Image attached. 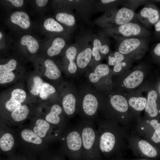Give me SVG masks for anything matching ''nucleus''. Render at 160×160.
Listing matches in <instances>:
<instances>
[{"mask_svg":"<svg viewBox=\"0 0 160 160\" xmlns=\"http://www.w3.org/2000/svg\"><path fill=\"white\" fill-rule=\"evenodd\" d=\"M15 132L18 145L21 152L38 159L48 151L47 143L29 127H19Z\"/></svg>","mask_w":160,"mask_h":160,"instance_id":"f257e3e1","label":"nucleus"},{"mask_svg":"<svg viewBox=\"0 0 160 160\" xmlns=\"http://www.w3.org/2000/svg\"><path fill=\"white\" fill-rule=\"evenodd\" d=\"M127 142L128 147L134 151H138L145 156L154 158L157 155V151L151 143L140 136L134 131L129 133Z\"/></svg>","mask_w":160,"mask_h":160,"instance_id":"f03ea898","label":"nucleus"},{"mask_svg":"<svg viewBox=\"0 0 160 160\" xmlns=\"http://www.w3.org/2000/svg\"><path fill=\"white\" fill-rule=\"evenodd\" d=\"M1 126L0 152L7 156L15 153V147L17 146L15 132L4 124Z\"/></svg>","mask_w":160,"mask_h":160,"instance_id":"7ed1b4c3","label":"nucleus"},{"mask_svg":"<svg viewBox=\"0 0 160 160\" xmlns=\"http://www.w3.org/2000/svg\"><path fill=\"white\" fill-rule=\"evenodd\" d=\"M51 124L44 119L39 118L30 122L29 127L47 143L51 128Z\"/></svg>","mask_w":160,"mask_h":160,"instance_id":"20e7f679","label":"nucleus"},{"mask_svg":"<svg viewBox=\"0 0 160 160\" xmlns=\"http://www.w3.org/2000/svg\"><path fill=\"white\" fill-rule=\"evenodd\" d=\"M116 143V137L111 132H106L101 136L100 148L103 153H108L111 151L115 147Z\"/></svg>","mask_w":160,"mask_h":160,"instance_id":"39448f33","label":"nucleus"},{"mask_svg":"<svg viewBox=\"0 0 160 160\" xmlns=\"http://www.w3.org/2000/svg\"><path fill=\"white\" fill-rule=\"evenodd\" d=\"M29 113V109L25 105H22L12 112L11 117L13 125H19L27 118Z\"/></svg>","mask_w":160,"mask_h":160,"instance_id":"423d86ee","label":"nucleus"},{"mask_svg":"<svg viewBox=\"0 0 160 160\" xmlns=\"http://www.w3.org/2000/svg\"><path fill=\"white\" fill-rule=\"evenodd\" d=\"M83 110L87 115L92 116L96 111L98 106L97 98L93 95L88 94L84 97L82 103Z\"/></svg>","mask_w":160,"mask_h":160,"instance_id":"0eeeda50","label":"nucleus"},{"mask_svg":"<svg viewBox=\"0 0 160 160\" xmlns=\"http://www.w3.org/2000/svg\"><path fill=\"white\" fill-rule=\"evenodd\" d=\"M140 44V41L138 39L131 38L126 39L120 44L118 51L123 55H126L137 49Z\"/></svg>","mask_w":160,"mask_h":160,"instance_id":"6e6552de","label":"nucleus"},{"mask_svg":"<svg viewBox=\"0 0 160 160\" xmlns=\"http://www.w3.org/2000/svg\"><path fill=\"white\" fill-rule=\"evenodd\" d=\"M157 97V94L154 90H152L148 93L145 111L148 116L151 118L156 116L159 113L156 102Z\"/></svg>","mask_w":160,"mask_h":160,"instance_id":"1a4fd4ad","label":"nucleus"},{"mask_svg":"<svg viewBox=\"0 0 160 160\" xmlns=\"http://www.w3.org/2000/svg\"><path fill=\"white\" fill-rule=\"evenodd\" d=\"M143 77V72L139 70H136L132 72L124 79L123 84L127 88H133L141 83Z\"/></svg>","mask_w":160,"mask_h":160,"instance_id":"9d476101","label":"nucleus"},{"mask_svg":"<svg viewBox=\"0 0 160 160\" xmlns=\"http://www.w3.org/2000/svg\"><path fill=\"white\" fill-rule=\"evenodd\" d=\"M118 30L119 33L123 36L128 37L139 35L141 32V28L138 24L129 22L120 25Z\"/></svg>","mask_w":160,"mask_h":160,"instance_id":"9b49d317","label":"nucleus"},{"mask_svg":"<svg viewBox=\"0 0 160 160\" xmlns=\"http://www.w3.org/2000/svg\"><path fill=\"white\" fill-rule=\"evenodd\" d=\"M134 15L133 11L126 7L120 9L115 17L116 23L119 25H123L130 22Z\"/></svg>","mask_w":160,"mask_h":160,"instance_id":"f8f14e48","label":"nucleus"},{"mask_svg":"<svg viewBox=\"0 0 160 160\" xmlns=\"http://www.w3.org/2000/svg\"><path fill=\"white\" fill-rule=\"evenodd\" d=\"M11 22L24 29H27L30 26L29 17L25 12L17 11L13 13L10 17Z\"/></svg>","mask_w":160,"mask_h":160,"instance_id":"ddd939ff","label":"nucleus"},{"mask_svg":"<svg viewBox=\"0 0 160 160\" xmlns=\"http://www.w3.org/2000/svg\"><path fill=\"white\" fill-rule=\"evenodd\" d=\"M110 101L112 107L117 111L124 113L128 111V105L127 102L122 96L114 95L111 97Z\"/></svg>","mask_w":160,"mask_h":160,"instance_id":"4468645a","label":"nucleus"},{"mask_svg":"<svg viewBox=\"0 0 160 160\" xmlns=\"http://www.w3.org/2000/svg\"><path fill=\"white\" fill-rule=\"evenodd\" d=\"M66 143L68 148L71 151L79 150L82 145V141L79 133L76 131L70 133L66 137Z\"/></svg>","mask_w":160,"mask_h":160,"instance_id":"2eb2a0df","label":"nucleus"},{"mask_svg":"<svg viewBox=\"0 0 160 160\" xmlns=\"http://www.w3.org/2000/svg\"><path fill=\"white\" fill-rule=\"evenodd\" d=\"M46 67L44 75L51 79H56L61 75V72L54 62L51 60H46L44 63Z\"/></svg>","mask_w":160,"mask_h":160,"instance_id":"dca6fc26","label":"nucleus"},{"mask_svg":"<svg viewBox=\"0 0 160 160\" xmlns=\"http://www.w3.org/2000/svg\"><path fill=\"white\" fill-rule=\"evenodd\" d=\"M82 142L84 148L87 150L92 147L95 139V134L94 130L91 128H84L82 133Z\"/></svg>","mask_w":160,"mask_h":160,"instance_id":"f3484780","label":"nucleus"},{"mask_svg":"<svg viewBox=\"0 0 160 160\" xmlns=\"http://www.w3.org/2000/svg\"><path fill=\"white\" fill-rule=\"evenodd\" d=\"M109 72V68L106 65H99L95 68L94 72L89 74V79L91 82L96 83L98 81L101 77L108 75Z\"/></svg>","mask_w":160,"mask_h":160,"instance_id":"a211bd4d","label":"nucleus"},{"mask_svg":"<svg viewBox=\"0 0 160 160\" xmlns=\"http://www.w3.org/2000/svg\"><path fill=\"white\" fill-rule=\"evenodd\" d=\"M92 49L89 48L80 52L76 58L77 64L81 68H85L89 63L92 55Z\"/></svg>","mask_w":160,"mask_h":160,"instance_id":"6ab92c4d","label":"nucleus"},{"mask_svg":"<svg viewBox=\"0 0 160 160\" xmlns=\"http://www.w3.org/2000/svg\"><path fill=\"white\" fill-rule=\"evenodd\" d=\"M76 98L71 94H69L63 98L62 105L65 112L68 115L73 114L75 110Z\"/></svg>","mask_w":160,"mask_h":160,"instance_id":"aec40b11","label":"nucleus"},{"mask_svg":"<svg viewBox=\"0 0 160 160\" xmlns=\"http://www.w3.org/2000/svg\"><path fill=\"white\" fill-rule=\"evenodd\" d=\"M62 112V109L59 105L57 104L54 105L44 119L51 124H58L60 121L59 115Z\"/></svg>","mask_w":160,"mask_h":160,"instance_id":"412c9836","label":"nucleus"},{"mask_svg":"<svg viewBox=\"0 0 160 160\" xmlns=\"http://www.w3.org/2000/svg\"><path fill=\"white\" fill-rule=\"evenodd\" d=\"M140 14L142 17L148 19L149 22L152 24L157 22L159 18L158 11L151 7L143 8L140 11Z\"/></svg>","mask_w":160,"mask_h":160,"instance_id":"4be33fe9","label":"nucleus"},{"mask_svg":"<svg viewBox=\"0 0 160 160\" xmlns=\"http://www.w3.org/2000/svg\"><path fill=\"white\" fill-rule=\"evenodd\" d=\"M77 52L76 49L72 46L68 48L65 52L66 57L70 62L68 70L69 72L72 74L75 73L77 70V66L74 62Z\"/></svg>","mask_w":160,"mask_h":160,"instance_id":"5701e85b","label":"nucleus"},{"mask_svg":"<svg viewBox=\"0 0 160 160\" xmlns=\"http://www.w3.org/2000/svg\"><path fill=\"white\" fill-rule=\"evenodd\" d=\"M20 43L22 45L26 46L29 52L31 53H35L39 49V45L37 41L30 35L23 36L21 39Z\"/></svg>","mask_w":160,"mask_h":160,"instance_id":"b1692460","label":"nucleus"},{"mask_svg":"<svg viewBox=\"0 0 160 160\" xmlns=\"http://www.w3.org/2000/svg\"><path fill=\"white\" fill-rule=\"evenodd\" d=\"M65 43V41L62 38H56L53 41L52 46L48 49L47 54L50 57L58 55L64 47Z\"/></svg>","mask_w":160,"mask_h":160,"instance_id":"393cba45","label":"nucleus"},{"mask_svg":"<svg viewBox=\"0 0 160 160\" xmlns=\"http://www.w3.org/2000/svg\"><path fill=\"white\" fill-rule=\"evenodd\" d=\"M147 102L145 98L132 97L129 100L128 104L135 110L139 111L145 109Z\"/></svg>","mask_w":160,"mask_h":160,"instance_id":"a878e982","label":"nucleus"},{"mask_svg":"<svg viewBox=\"0 0 160 160\" xmlns=\"http://www.w3.org/2000/svg\"><path fill=\"white\" fill-rule=\"evenodd\" d=\"M45 28L51 31L60 32L63 30V28L53 19L49 18L46 19L44 24Z\"/></svg>","mask_w":160,"mask_h":160,"instance_id":"bb28decb","label":"nucleus"},{"mask_svg":"<svg viewBox=\"0 0 160 160\" xmlns=\"http://www.w3.org/2000/svg\"><path fill=\"white\" fill-rule=\"evenodd\" d=\"M56 18L59 22L69 26L73 25L75 22V18L73 15L65 13L57 14Z\"/></svg>","mask_w":160,"mask_h":160,"instance_id":"cd10ccee","label":"nucleus"},{"mask_svg":"<svg viewBox=\"0 0 160 160\" xmlns=\"http://www.w3.org/2000/svg\"><path fill=\"white\" fill-rule=\"evenodd\" d=\"M55 89L53 86L48 83H44L39 94L40 97L43 100H45L50 95L55 92Z\"/></svg>","mask_w":160,"mask_h":160,"instance_id":"c85d7f7f","label":"nucleus"},{"mask_svg":"<svg viewBox=\"0 0 160 160\" xmlns=\"http://www.w3.org/2000/svg\"><path fill=\"white\" fill-rule=\"evenodd\" d=\"M33 84L30 92L33 95H37L40 94L44 83L41 78L38 76H35L33 78Z\"/></svg>","mask_w":160,"mask_h":160,"instance_id":"c756f323","label":"nucleus"},{"mask_svg":"<svg viewBox=\"0 0 160 160\" xmlns=\"http://www.w3.org/2000/svg\"><path fill=\"white\" fill-rule=\"evenodd\" d=\"M5 157V158H2L1 160H38L22 152L20 153H15Z\"/></svg>","mask_w":160,"mask_h":160,"instance_id":"7c9ffc66","label":"nucleus"},{"mask_svg":"<svg viewBox=\"0 0 160 160\" xmlns=\"http://www.w3.org/2000/svg\"><path fill=\"white\" fill-rule=\"evenodd\" d=\"M26 97L25 92L21 89H15L11 93V97L21 103L25 101Z\"/></svg>","mask_w":160,"mask_h":160,"instance_id":"2f4dec72","label":"nucleus"},{"mask_svg":"<svg viewBox=\"0 0 160 160\" xmlns=\"http://www.w3.org/2000/svg\"><path fill=\"white\" fill-rule=\"evenodd\" d=\"M16 61L11 59L7 64L0 65V73L11 72L16 68Z\"/></svg>","mask_w":160,"mask_h":160,"instance_id":"473e14b6","label":"nucleus"},{"mask_svg":"<svg viewBox=\"0 0 160 160\" xmlns=\"http://www.w3.org/2000/svg\"><path fill=\"white\" fill-rule=\"evenodd\" d=\"M15 76L12 72L4 73L0 74V83L4 84L12 81Z\"/></svg>","mask_w":160,"mask_h":160,"instance_id":"72a5a7b5","label":"nucleus"},{"mask_svg":"<svg viewBox=\"0 0 160 160\" xmlns=\"http://www.w3.org/2000/svg\"><path fill=\"white\" fill-rule=\"evenodd\" d=\"M21 105V103L16 101L11 97L9 100L6 102L5 107L8 111L12 112Z\"/></svg>","mask_w":160,"mask_h":160,"instance_id":"f704fd0d","label":"nucleus"},{"mask_svg":"<svg viewBox=\"0 0 160 160\" xmlns=\"http://www.w3.org/2000/svg\"><path fill=\"white\" fill-rule=\"evenodd\" d=\"M93 46L94 47L104 54H106L109 52L108 46L106 45H102L101 42L98 39H95L94 40Z\"/></svg>","mask_w":160,"mask_h":160,"instance_id":"c9c22d12","label":"nucleus"},{"mask_svg":"<svg viewBox=\"0 0 160 160\" xmlns=\"http://www.w3.org/2000/svg\"><path fill=\"white\" fill-rule=\"evenodd\" d=\"M39 160H63L60 156L52 154L48 151Z\"/></svg>","mask_w":160,"mask_h":160,"instance_id":"e433bc0d","label":"nucleus"},{"mask_svg":"<svg viewBox=\"0 0 160 160\" xmlns=\"http://www.w3.org/2000/svg\"><path fill=\"white\" fill-rule=\"evenodd\" d=\"M126 63L124 62H121L116 64L113 68V71L116 72H119L122 69V66H125Z\"/></svg>","mask_w":160,"mask_h":160,"instance_id":"4c0bfd02","label":"nucleus"},{"mask_svg":"<svg viewBox=\"0 0 160 160\" xmlns=\"http://www.w3.org/2000/svg\"><path fill=\"white\" fill-rule=\"evenodd\" d=\"M92 52V55L95 57V60L97 61L100 60L101 59V56L99 50L93 47Z\"/></svg>","mask_w":160,"mask_h":160,"instance_id":"58836bf2","label":"nucleus"},{"mask_svg":"<svg viewBox=\"0 0 160 160\" xmlns=\"http://www.w3.org/2000/svg\"><path fill=\"white\" fill-rule=\"evenodd\" d=\"M114 55L118 63L121 62L124 59V57L123 55L119 52H115Z\"/></svg>","mask_w":160,"mask_h":160,"instance_id":"ea45409f","label":"nucleus"},{"mask_svg":"<svg viewBox=\"0 0 160 160\" xmlns=\"http://www.w3.org/2000/svg\"><path fill=\"white\" fill-rule=\"evenodd\" d=\"M14 6L17 7H20L23 4V0H8Z\"/></svg>","mask_w":160,"mask_h":160,"instance_id":"a19ab883","label":"nucleus"},{"mask_svg":"<svg viewBox=\"0 0 160 160\" xmlns=\"http://www.w3.org/2000/svg\"><path fill=\"white\" fill-rule=\"evenodd\" d=\"M108 63L109 65H115L118 63L115 57H111V56L108 57Z\"/></svg>","mask_w":160,"mask_h":160,"instance_id":"79ce46f5","label":"nucleus"},{"mask_svg":"<svg viewBox=\"0 0 160 160\" xmlns=\"http://www.w3.org/2000/svg\"><path fill=\"white\" fill-rule=\"evenodd\" d=\"M36 2L38 5L40 7H42L45 5L48 1L47 0H36Z\"/></svg>","mask_w":160,"mask_h":160,"instance_id":"37998d69","label":"nucleus"},{"mask_svg":"<svg viewBox=\"0 0 160 160\" xmlns=\"http://www.w3.org/2000/svg\"><path fill=\"white\" fill-rule=\"evenodd\" d=\"M154 52L158 56H160V43L157 44L154 49Z\"/></svg>","mask_w":160,"mask_h":160,"instance_id":"c03bdc74","label":"nucleus"},{"mask_svg":"<svg viewBox=\"0 0 160 160\" xmlns=\"http://www.w3.org/2000/svg\"><path fill=\"white\" fill-rule=\"evenodd\" d=\"M155 30L157 31H160V20L155 25Z\"/></svg>","mask_w":160,"mask_h":160,"instance_id":"a18cd8bd","label":"nucleus"},{"mask_svg":"<svg viewBox=\"0 0 160 160\" xmlns=\"http://www.w3.org/2000/svg\"><path fill=\"white\" fill-rule=\"evenodd\" d=\"M114 0H102V2L103 4H107L115 1Z\"/></svg>","mask_w":160,"mask_h":160,"instance_id":"49530a36","label":"nucleus"},{"mask_svg":"<svg viewBox=\"0 0 160 160\" xmlns=\"http://www.w3.org/2000/svg\"><path fill=\"white\" fill-rule=\"evenodd\" d=\"M2 37V34L1 32H0V39H1V37Z\"/></svg>","mask_w":160,"mask_h":160,"instance_id":"de8ad7c7","label":"nucleus"},{"mask_svg":"<svg viewBox=\"0 0 160 160\" xmlns=\"http://www.w3.org/2000/svg\"><path fill=\"white\" fill-rule=\"evenodd\" d=\"M146 160V159H141V160Z\"/></svg>","mask_w":160,"mask_h":160,"instance_id":"09e8293b","label":"nucleus"},{"mask_svg":"<svg viewBox=\"0 0 160 160\" xmlns=\"http://www.w3.org/2000/svg\"><path fill=\"white\" fill-rule=\"evenodd\" d=\"M69 1H73V0H69Z\"/></svg>","mask_w":160,"mask_h":160,"instance_id":"8fccbe9b","label":"nucleus"}]
</instances>
